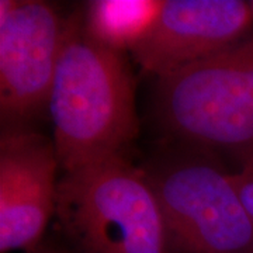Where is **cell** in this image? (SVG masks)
<instances>
[{"instance_id": "5b68a950", "label": "cell", "mask_w": 253, "mask_h": 253, "mask_svg": "<svg viewBox=\"0 0 253 253\" xmlns=\"http://www.w3.org/2000/svg\"><path fill=\"white\" fill-rule=\"evenodd\" d=\"M66 18L41 0L0 1V113L3 126L48 107Z\"/></svg>"}, {"instance_id": "7a4b0ae2", "label": "cell", "mask_w": 253, "mask_h": 253, "mask_svg": "<svg viewBox=\"0 0 253 253\" xmlns=\"http://www.w3.org/2000/svg\"><path fill=\"white\" fill-rule=\"evenodd\" d=\"M55 215L69 253H173L154 187L126 156L63 172Z\"/></svg>"}, {"instance_id": "7c38bea8", "label": "cell", "mask_w": 253, "mask_h": 253, "mask_svg": "<svg viewBox=\"0 0 253 253\" xmlns=\"http://www.w3.org/2000/svg\"><path fill=\"white\" fill-rule=\"evenodd\" d=\"M249 6H251V9H252V13H253V0L252 1H249Z\"/></svg>"}, {"instance_id": "8992f818", "label": "cell", "mask_w": 253, "mask_h": 253, "mask_svg": "<svg viewBox=\"0 0 253 253\" xmlns=\"http://www.w3.org/2000/svg\"><path fill=\"white\" fill-rule=\"evenodd\" d=\"M61 168L54 139L26 126H3L0 138V252L41 244L55 215Z\"/></svg>"}, {"instance_id": "9c48e42d", "label": "cell", "mask_w": 253, "mask_h": 253, "mask_svg": "<svg viewBox=\"0 0 253 253\" xmlns=\"http://www.w3.org/2000/svg\"><path fill=\"white\" fill-rule=\"evenodd\" d=\"M232 179L245 210L253 221V170L244 166L239 173H232Z\"/></svg>"}, {"instance_id": "6da1fadb", "label": "cell", "mask_w": 253, "mask_h": 253, "mask_svg": "<svg viewBox=\"0 0 253 253\" xmlns=\"http://www.w3.org/2000/svg\"><path fill=\"white\" fill-rule=\"evenodd\" d=\"M48 110L62 172L126 156L138 134L135 78L126 55L96 42L82 14L66 18Z\"/></svg>"}, {"instance_id": "8fae6325", "label": "cell", "mask_w": 253, "mask_h": 253, "mask_svg": "<svg viewBox=\"0 0 253 253\" xmlns=\"http://www.w3.org/2000/svg\"><path fill=\"white\" fill-rule=\"evenodd\" d=\"M244 166H248V168H251L253 170V155H251V156H248L246 159H245V165Z\"/></svg>"}, {"instance_id": "ba28073f", "label": "cell", "mask_w": 253, "mask_h": 253, "mask_svg": "<svg viewBox=\"0 0 253 253\" xmlns=\"http://www.w3.org/2000/svg\"><path fill=\"white\" fill-rule=\"evenodd\" d=\"M162 6L163 0H93L82 16L96 42L126 54L144 40Z\"/></svg>"}, {"instance_id": "52a82bcc", "label": "cell", "mask_w": 253, "mask_h": 253, "mask_svg": "<svg viewBox=\"0 0 253 253\" xmlns=\"http://www.w3.org/2000/svg\"><path fill=\"white\" fill-rule=\"evenodd\" d=\"M252 26L249 1L163 0L154 26L131 54L161 79L232 45Z\"/></svg>"}, {"instance_id": "277c9868", "label": "cell", "mask_w": 253, "mask_h": 253, "mask_svg": "<svg viewBox=\"0 0 253 253\" xmlns=\"http://www.w3.org/2000/svg\"><path fill=\"white\" fill-rule=\"evenodd\" d=\"M194 151L145 170L162 208L172 252L253 253V221L232 173Z\"/></svg>"}, {"instance_id": "3957f363", "label": "cell", "mask_w": 253, "mask_h": 253, "mask_svg": "<svg viewBox=\"0 0 253 253\" xmlns=\"http://www.w3.org/2000/svg\"><path fill=\"white\" fill-rule=\"evenodd\" d=\"M155 111L163 129L189 148L253 155V31L158 79Z\"/></svg>"}, {"instance_id": "30bf717a", "label": "cell", "mask_w": 253, "mask_h": 253, "mask_svg": "<svg viewBox=\"0 0 253 253\" xmlns=\"http://www.w3.org/2000/svg\"><path fill=\"white\" fill-rule=\"evenodd\" d=\"M27 253H69L62 244H56L52 241H42L41 244L31 249Z\"/></svg>"}]
</instances>
